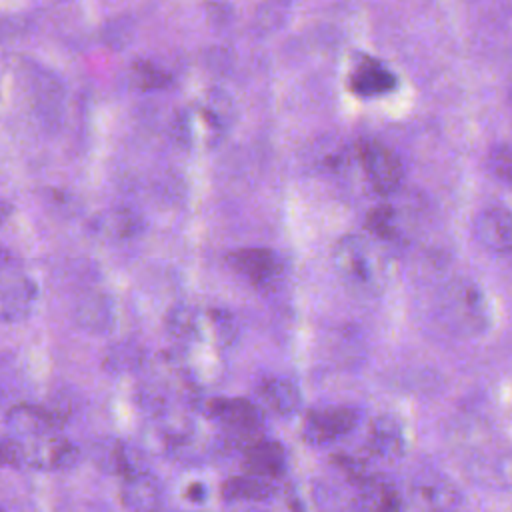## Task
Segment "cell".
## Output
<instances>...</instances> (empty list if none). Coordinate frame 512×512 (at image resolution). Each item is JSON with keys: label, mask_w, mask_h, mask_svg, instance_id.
Here are the masks:
<instances>
[{"label": "cell", "mask_w": 512, "mask_h": 512, "mask_svg": "<svg viewBox=\"0 0 512 512\" xmlns=\"http://www.w3.org/2000/svg\"><path fill=\"white\" fill-rule=\"evenodd\" d=\"M28 468L64 472L80 462V448L58 432L26 440Z\"/></svg>", "instance_id": "obj_8"}, {"label": "cell", "mask_w": 512, "mask_h": 512, "mask_svg": "<svg viewBox=\"0 0 512 512\" xmlns=\"http://www.w3.org/2000/svg\"><path fill=\"white\" fill-rule=\"evenodd\" d=\"M276 492V482L272 478L256 476V474H240L228 478L220 494L228 502H238V500H248V502H264Z\"/></svg>", "instance_id": "obj_20"}, {"label": "cell", "mask_w": 512, "mask_h": 512, "mask_svg": "<svg viewBox=\"0 0 512 512\" xmlns=\"http://www.w3.org/2000/svg\"><path fill=\"white\" fill-rule=\"evenodd\" d=\"M256 396L262 406L278 416H290L300 408V390L294 382L280 376H266L256 386Z\"/></svg>", "instance_id": "obj_18"}, {"label": "cell", "mask_w": 512, "mask_h": 512, "mask_svg": "<svg viewBox=\"0 0 512 512\" xmlns=\"http://www.w3.org/2000/svg\"><path fill=\"white\" fill-rule=\"evenodd\" d=\"M132 78L140 90H162L172 82V76L164 68L148 60H138L134 64Z\"/></svg>", "instance_id": "obj_23"}, {"label": "cell", "mask_w": 512, "mask_h": 512, "mask_svg": "<svg viewBox=\"0 0 512 512\" xmlns=\"http://www.w3.org/2000/svg\"><path fill=\"white\" fill-rule=\"evenodd\" d=\"M0 468H28V450L26 440L8 434L0 436Z\"/></svg>", "instance_id": "obj_25"}, {"label": "cell", "mask_w": 512, "mask_h": 512, "mask_svg": "<svg viewBox=\"0 0 512 512\" xmlns=\"http://www.w3.org/2000/svg\"><path fill=\"white\" fill-rule=\"evenodd\" d=\"M12 264V252L0 244V272H4Z\"/></svg>", "instance_id": "obj_31"}, {"label": "cell", "mask_w": 512, "mask_h": 512, "mask_svg": "<svg viewBox=\"0 0 512 512\" xmlns=\"http://www.w3.org/2000/svg\"><path fill=\"white\" fill-rule=\"evenodd\" d=\"M360 420L352 406H324L306 414L302 422V436L308 444H328L350 434Z\"/></svg>", "instance_id": "obj_5"}, {"label": "cell", "mask_w": 512, "mask_h": 512, "mask_svg": "<svg viewBox=\"0 0 512 512\" xmlns=\"http://www.w3.org/2000/svg\"><path fill=\"white\" fill-rule=\"evenodd\" d=\"M456 512H458V510H456Z\"/></svg>", "instance_id": "obj_33"}, {"label": "cell", "mask_w": 512, "mask_h": 512, "mask_svg": "<svg viewBox=\"0 0 512 512\" xmlns=\"http://www.w3.org/2000/svg\"><path fill=\"white\" fill-rule=\"evenodd\" d=\"M186 498H188L190 502H196V504L204 502V498H206V486L200 484V482L190 484V486L186 488Z\"/></svg>", "instance_id": "obj_29"}, {"label": "cell", "mask_w": 512, "mask_h": 512, "mask_svg": "<svg viewBox=\"0 0 512 512\" xmlns=\"http://www.w3.org/2000/svg\"><path fill=\"white\" fill-rule=\"evenodd\" d=\"M206 324L218 344H230L236 336V324L230 312L226 310H208Z\"/></svg>", "instance_id": "obj_26"}, {"label": "cell", "mask_w": 512, "mask_h": 512, "mask_svg": "<svg viewBox=\"0 0 512 512\" xmlns=\"http://www.w3.org/2000/svg\"><path fill=\"white\" fill-rule=\"evenodd\" d=\"M332 266L340 282L358 296H376L388 282V256L362 234H346L334 244Z\"/></svg>", "instance_id": "obj_2"}, {"label": "cell", "mask_w": 512, "mask_h": 512, "mask_svg": "<svg viewBox=\"0 0 512 512\" xmlns=\"http://www.w3.org/2000/svg\"><path fill=\"white\" fill-rule=\"evenodd\" d=\"M490 172L504 184H512V146L496 144L488 154Z\"/></svg>", "instance_id": "obj_27"}, {"label": "cell", "mask_w": 512, "mask_h": 512, "mask_svg": "<svg viewBox=\"0 0 512 512\" xmlns=\"http://www.w3.org/2000/svg\"><path fill=\"white\" fill-rule=\"evenodd\" d=\"M228 264L258 290H272L282 280V260L270 248H240L228 256Z\"/></svg>", "instance_id": "obj_6"}, {"label": "cell", "mask_w": 512, "mask_h": 512, "mask_svg": "<svg viewBox=\"0 0 512 512\" xmlns=\"http://www.w3.org/2000/svg\"><path fill=\"white\" fill-rule=\"evenodd\" d=\"M352 508L354 512H402L404 502L394 484L372 476L356 486Z\"/></svg>", "instance_id": "obj_15"}, {"label": "cell", "mask_w": 512, "mask_h": 512, "mask_svg": "<svg viewBox=\"0 0 512 512\" xmlns=\"http://www.w3.org/2000/svg\"><path fill=\"white\" fill-rule=\"evenodd\" d=\"M394 86H396L394 74L384 64L368 58H362L350 76V90L362 98L388 94L392 92Z\"/></svg>", "instance_id": "obj_19"}, {"label": "cell", "mask_w": 512, "mask_h": 512, "mask_svg": "<svg viewBox=\"0 0 512 512\" xmlns=\"http://www.w3.org/2000/svg\"><path fill=\"white\" fill-rule=\"evenodd\" d=\"M474 238L492 252L512 254V212L504 206H488L472 224Z\"/></svg>", "instance_id": "obj_10"}, {"label": "cell", "mask_w": 512, "mask_h": 512, "mask_svg": "<svg viewBox=\"0 0 512 512\" xmlns=\"http://www.w3.org/2000/svg\"><path fill=\"white\" fill-rule=\"evenodd\" d=\"M460 488L442 474H422L412 482L410 504L416 512H456Z\"/></svg>", "instance_id": "obj_7"}, {"label": "cell", "mask_w": 512, "mask_h": 512, "mask_svg": "<svg viewBox=\"0 0 512 512\" xmlns=\"http://www.w3.org/2000/svg\"><path fill=\"white\" fill-rule=\"evenodd\" d=\"M242 466L248 474H256V476L274 480L286 468V450L276 440L256 438V440L248 442V446L244 448Z\"/></svg>", "instance_id": "obj_16"}, {"label": "cell", "mask_w": 512, "mask_h": 512, "mask_svg": "<svg viewBox=\"0 0 512 512\" xmlns=\"http://www.w3.org/2000/svg\"><path fill=\"white\" fill-rule=\"evenodd\" d=\"M92 460L104 474L128 478L146 470L142 454L120 438H104L92 446Z\"/></svg>", "instance_id": "obj_11"}, {"label": "cell", "mask_w": 512, "mask_h": 512, "mask_svg": "<svg viewBox=\"0 0 512 512\" xmlns=\"http://www.w3.org/2000/svg\"><path fill=\"white\" fill-rule=\"evenodd\" d=\"M38 290L30 278L16 276L0 284V320L20 322L30 316Z\"/></svg>", "instance_id": "obj_14"}, {"label": "cell", "mask_w": 512, "mask_h": 512, "mask_svg": "<svg viewBox=\"0 0 512 512\" xmlns=\"http://www.w3.org/2000/svg\"><path fill=\"white\" fill-rule=\"evenodd\" d=\"M12 212H14V206L8 200L0 198V224H4L12 216Z\"/></svg>", "instance_id": "obj_30"}, {"label": "cell", "mask_w": 512, "mask_h": 512, "mask_svg": "<svg viewBox=\"0 0 512 512\" xmlns=\"http://www.w3.org/2000/svg\"><path fill=\"white\" fill-rule=\"evenodd\" d=\"M120 500L130 512H156L162 502V486L152 472L142 470L122 480Z\"/></svg>", "instance_id": "obj_13"}, {"label": "cell", "mask_w": 512, "mask_h": 512, "mask_svg": "<svg viewBox=\"0 0 512 512\" xmlns=\"http://www.w3.org/2000/svg\"><path fill=\"white\" fill-rule=\"evenodd\" d=\"M26 90L32 110L42 128L56 132L64 122L66 112V86L62 78L40 62L26 64Z\"/></svg>", "instance_id": "obj_3"}, {"label": "cell", "mask_w": 512, "mask_h": 512, "mask_svg": "<svg viewBox=\"0 0 512 512\" xmlns=\"http://www.w3.org/2000/svg\"><path fill=\"white\" fill-rule=\"evenodd\" d=\"M434 320L452 338H476L490 326L488 298L472 278H452L436 294Z\"/></svg>", "instance_id": "obj_1"}, {"label": "cell", "mask_w": 512, "mask_h": 512, "mask_svg": "<svg viewBox=\"0 0 512 512\" xmlns=\"http://www.w3.org/2000/svg\"><path fill=\"white\" fill-rule=\"evenodd\" d=\"M64 422V414L56 412L54 408L36 404H16L6 414L8 432L22 440H34L40 436L54 434L62 428Z\"/></svg>", "instance_id": "obj_9"}, {"label": "cell", "mask_w": 512, "mask_h": 512, "mask_svg": "<svg viewBox=\"0 0 512 512\" xmlns=\"http://www.w3.org/2000/svg\"><path fill=\"white\" fill-rule=\"evenodd\" d=\"M0 512H2V510H0Z\"/></svg>", "instance_id": "obj_32"}, {"label": "cell", "mask_w": 512, "mask_h": 512, "mask_svg": "<svg viewBox=\"0 0 512 512\" xmlns=\"http://www.w3.org/2000/svg\"><path fill=\"white\" fill-rule=\"evenodd\" d=\"M366 230L376 240H392L396 236V214L392 206H376L366 216Z\"/></svg>", "instance_id": "obj_24"}, {"label": "cell", "mask_w": 512, "mask_h": 512, "mask_svg": "<svg viewBox=\"0 0 512 512\" xmlns=\"http://www.w3.org/2000/svg\"><path fill=\"white\" fill-rule=\"evenodd\" d=\"M366 442L370 452L378 458L396 460L402 458V454L406 452V436L402 424L388 414L378 416L376 420L370 422Z\"/></svg>", "instance_id": "obj_17"}, {"label": "cell", "mask_w": 512, "mask_h": 512, "mask_svg": "<svg viewBox=\"0 0 512 512\" xmlns=\"http://www.w3.org/2000/svg\"><path fill=\"white\" fill-rule=\"evenodd\" d=\"M494 474L500 480V484L512 486V450L506 452L504 456H500V460L496 462Z\"/></svg>", "instance_id": "obj_28"}, {"label": "cell", "mask_w": 512, "mask_h": 512, "mask_svg": "<svg viewBox=\"0 0 512 512\" xmlns=\"http://www.w3.org/2000/svg\"><path fill=\"white\" fill-rule=\"evenodd\" d=\"M360 162L370 186L382 194H394L404 180V166L394 150L386 144L368 140L360 146Z\"/></svg>", "instance_id": "obj_4"}, {"label": "cell", "mask_w": 512, "mask_h": 512, "mask_svg": "<svg viewBox=\"0 0 512 512\" xmlns=\"http://www.w3.org/2000/svg\"><path fill=\"white\" fill-rule=\"evenodd\" d=\"M168 332L176 340H192L202 332V316L190 306H174L166 318Z\"/></svg>", "instance_id": "obj_22"}, {"label": "cell", "mask_w": 512, "mask_h": 512, "mask_svg": "<svg viewBox=\"0 0 512 512\" xmlns=\"http://www.w3.org/2000/svg\"><path fill=\"white\" fill-rule=\"evenodd\" d=\"M144 220L130 208H116L94 220V232L108 240H128L142 232Z\"/></svg>", "instance_id": "obj_21"}, {"label": "cell", "mask_w": 512, "mask_h": 512, "mask_svg": "<svg viewBox=\"0 0 512 512\" xmlns=\"http://www.w3.org/2000/svg\"><path fill=\"white\" fill-rule=\"evenodd\" d=\"M206 414L234 432L254 434L262 426V412L246 398H212L206 402Z\"/></svg>", "instance_id": "obj_12"}]
</instances>
